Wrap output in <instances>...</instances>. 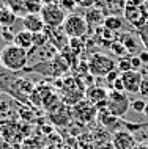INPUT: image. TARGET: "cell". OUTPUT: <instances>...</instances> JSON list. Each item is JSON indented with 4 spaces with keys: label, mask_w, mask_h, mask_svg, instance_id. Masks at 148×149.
Here are the masks:
<instances>
[{
    "label": "cell",
    "mask_w": 148,
    "mask_h": 149,
    "mask_svg": "<svg viewBox=\"0 0 148 149\" xmlns=\"http://www.w3.org/2000/svg\"><path fill=\"white\" fill-rule=\"evenodd\" d=\"M117 69V63L104 54H93L88 61V72L95 77H106Z\"/></svg>",
    "instance_id": "obj_4"
},
{
    "label": "cell",
    "mask_w": 148,
    "mask_h": 149,
    "mask_svg": "<svg viewBox=\"0 0 148 149\" xmlns=\"http://www.w3.org/2000/svg\"><path fill=\"white\" fill-rule=\"evenodd\" d=\"M137 144L139 143L135 141L134 135L129 130H126V129L115 132L114 136H112V146H114V149H135Z\"/></svg>",
    "instance_id": "obj_9"
},
{
    "label": "cell",
    "mask_w": 148,
    "mask_h": 149,
    "mask_svg": "<svg viewBox=\"0 0 148 149\" xmlns=\"http://www.w3.org/2000/svg\"><path fill=\"white\" fill-rule=\"evenodd\" d=\"M44 33L47 36V39H49V42L57 50H65L66 49L68 42H69V38L65 35L63 29H62V31H60V29H49V27H46Z\"/></svg>",
    "instance_id": "obj_11"
},
{
    "label": "cell",
    "mask_w": 148,
    "mask_h": 149,
    "mask_svg": "<svg viewBox=\"0 0 148 149\" xmlns=\"http://www.w3.org/2000/svg\"><path fill=\"white\" fill-rule=\"evenodd\" d=\"M123 86H125V93L128 94H139L140 93V85L143 75L140 71H128L121 74Z\"/></svg>",
    "instance_id": "obj_8"
},
{
    "label": "cell",
    "mask_w": 148,
    "mask_h": 149,
    "mask_svg": "<svg viewBox=\"0 0 148 149\" xmlns=\"http://www.w3.org/2000/svg\"><path fill=\"white\" fill-rule=\"evenodd\" d=\"M99 111L96 105H93L91 102H88L87 99L81 100L79 104H76L73 107V116L77 121H81V123H91L95 118H98Z\"/></svg>",
    "instance_id": "obj_6"
},
{
    "label": "cell",
    "mask_w": 148,
    "mask_h": 149,
    "mask_svg": "<svg viewBox=\"0 0 148 149\" xmlns=\"http://www.w3.org/2000/svg\"><path fill=\"white\" fill-rule=\"evenodd\" d=\"M27 63H29V50H24L14 44H6L0 50V64L3 69L11 72L25 71Z\"/></svg>",
    "instance_id": "obj_1"
},
{
    "label": "cell",
    "mask_w": 148,
    "mask_h": 149,
    "mask_svg": "<svg viewBox=\"0 0 148 149\" xmlns=\"http://www.w3.org/2000/svg\"><path fill=\"white\" fill-rule=\"evenodd\" d=\"M62 29L69 39H73V38H81L82 39L83 36L87 35V31H88L90 27H88V24H87L83 16L71 13V14L66 16V21L63 24Z\"/></svg>",
    "instance_id": "obj_3"
},
{
    "label": "cell",
    "mask_w": 148,
    "mask_h": 149,
    "mask_svg": "<svg viewBox=\"0 0 148 149\" xmlns=\"http://www.w3.org/2000/svg\"><path fill=\"white\" fill-rule=\"evenodd\" d=\"M120 77H121V72H120L118 69H115V71H112L110 74L106 75V80H107V83H109V85H112V83H114L117 79H120Z\"/></svg>",
    "instance_id": "obj_26"
},
{
    "label": "cell",
    "mask_w": 148,
    "mask_h": 149,
    "mask_svg": "<svg viewBox=\"0 0 148 149\" xmlns=\"http://www.w3.org/2000/svg\"><path fill=\"white\" fill-rule=\"evenodd\" d=\"M140 96H148V77H143L142 85H140Z\"/></svg>",
    "instance_id": "obj_29"
},
{
    "label": "cell",
    "mask_w": 148,
    "mask_h": 149,
    "mask_svg": "<svg viewBox=\"0 0 148 149\" xmlns=\"http://www.w3.org/2000/svg\"><path fill=\"white\" fill-rule=\"evenodd\" d=\"M110 88H112L114 91H125V86H123V80H121V77L115 80V82L110 85Z\"/></svg>",
    "instance_id": "obj_28"
},
{
    "label": "cell",
    "mask_w": 148,
    "mask_h": 149,
    "mask_svg": "<svg viewBox=\"0 0 148 149\" xmlns=\"http://www.w3.org/2000/svg\"><path fill=\"white\" fill-rule=\"evenodd\" d=\"M16 17H18V14H16L10 6H2L0 8V27H2V29L3 27L10 29V27L16 22Z\"/></svg>",
    "instance_id": "obj_16"
},
{
    "label": "cell",
    "mask_w": 148,
    "mask_h": 149,
    "mask_svg": "<svg viewBox=\"0 0 148 149\" xmlns=\"http://www.w3.org/2000/svg\"><path fill=\"white\" fill-rule=\"evenodd\" d=\"M110 50H112V54L114 55H117V57L121 58L123 57V54H126V49H125V46H123L120 41H112L110 42Z\"/></svg>",
    "instance_id": "obj_21"
},
{
    "label": "cell",
    "mask_w": 148,
    "mask_h": 149,
    "mask_svg": "<svg viewBox=\"0 0 148 149\" xmlns=\"http://www.w3.org/2000/svg\"><path fill=\"white\" fill-rule=\"evenodd\" d=\"M135 149H148V144L147 143H139L137 146H135Z\"/></svg>",
    "instance_id": "obj_32"
},
{
    "label": "cell",
    "mask_w": 148,
    "mask_h": 149,
    "mask_svg": "<svg viewBox=\"0 0 148 149\" xmlns=\"http://www.w3.org/2000/svg\"><path fill=\"white\" fill-rule=\"evenodd\" d=\"M107 97H109V91L102 86L98 85H91L85 90V99L91 102L93 105H99V104L106 102Z\"/></svg>",
    "instance_id": "obj_13"
},
{
    "label": "cell",
    "mask_w": 148,
    "mask_h": 149,
    "mask_svg": "<svg viewBox=\"0 0 148 149\" xmlns=\"http://www.w3.org/2000/svg\"><path fill=\"white\" fill-rule=\"evenodd\" d=\"M129 107H131V100L128 97V93L114 91V90L109 91V97H107V102H106V110L110 115L121 118L123 115L128 113Z\"/></svg>",
    "instance_id": "obj_2"
},
{
    "label": "cell",
    "mask_w": 148,
    "mask_h": 149,
    "mask_svg": "<svg viewBox=\"0 0 148 149\" xmlns=\"http://www.w3.org/2000/svg\"><path fill=\"white\" fill-rule=\"evenodd\" d=\"M71 116H73V110H69L65 104H60L55 110L49 111V118L55 126H66L71 121Z\"/></svg>",
    "instance_id": "obj_12"
},
{
    "label": "cell",
    "mask_w": 148,
    "mask_h": 149,
    "mask_svg": "<svg viewBox=\"0 0 148 149\" xmlns=\"http://www.w3.org/2000/svg\"><path fill=\"white\" fill-rule=\"evenodd\" d=\"M22 149H43L41 146H39V143H38V140H25V141L22 143Z\"/></svg>",
    "instance_id": "obj_25"
},
{
    "label": "cell",
    "mask_w": 148,
    "mask_h": 149,
    "mask_svg": "<svg viewBox=\"0 0 148 149\" xmlns=\"http://www.w3.org/2000/svg\"><path fill=\"white\" fill-rule=\"evenodd\" d=\"M43 149H57L55 146H47V148H43Z\"/></svg>",
    "instance_id": "obj_34"
},
{
    "label": "cell",
    "mask_w": 148,
    "mask_h": 149,
    "mask_svg": "<svg viewBox=\"0 0 148 149\" xmlns=\"http://www.w3.org/2000/svg\"><path fill=\"white\" fill-rule=\"evenodd\" d=\"M0 36H2V38L5 39L6 42L13 44V42H14V36H16V33H13V31H11V29H6V27H3L2 31H0Z\"/></svg>",
    "instance_id": "obj_24"
},
{
    "label": "cell",
    "mask_w": 148,
    "mask_h": 149,
    "mask_svg": "<svg viewBox=\"0 0 148 149\" xmlns=\"http://www.w3.org/2000/svg\"><path fill=\"white\" fill-rule=\"evenodd\" d=\"M123 16H125L126 22L131 27H134L135 30H140L142 27H145L148 24V19L145 16L142 6H133V5H126L123 10Z\"/></svg>",
    "instance_id": "obj_7"
},
{
    "label": "cell",
    "mask_w": 148,
    "mask_h": 149,
    "mask_svg": "<svg viewBox=\"0 0 148 149\" xmlns=\"http://www.w3.org/2000/svg\"><path fill=\"white\" fill-rule=\"evenodd\" d=\"M120 42L123 44V46H125V49L128 50V54H135V52H137V41H135V38L133 35H129V33H123L121 36H120V39H118Z\"/></svg>",
    "instance_id": "obj_18"
},
{
    "label": "cell",
    "mask_w": 148,
    "mask_h": 149,
    "mask_svg": "<svg viewBox=\"0 0 148 149\" xmlns=\"http://www.w3.org/2000/svg\"><path fill=\"white\" fill-rule=\"evenodd\" d=\"M145 107H147V102L143 99H135V100H131V108L137 113H143L145 111Z\"/></svg>",
    "instance_id": "obj_23"
},
{
    "label": "cell",
    "mask_w": 148,
    "mask_h": 149,
    "mask_svg": "<svg viewBox=\"0 0 148 149\" xmlns=\"http://www.w3.org/2000/svg\"><path fill=\"white\" fill-rule=\"evenodd\" d=\"M104 16L101 14V11H98V10H90L88 13L85 14V21H87V24H88V27H91V25H95L98 29V25H104Z\"/></svg>",
    "instance_id": "obj_19"
},
{
    "label": "cell",
    "mask_w": 148,
    "mask_h": 149,
    "mask_svg": "<svg viewBox=\"0 0 148 149\" xmlns=\"http://www.w3.org/2000/svg\"><path fill=\"white\" fill-rule=\"evenodd\" d=\"M13 44L18 47H21L24 50H32L35 47V35L30 33V31H27V30H21V31L16 33Z\"/></svg>",
    "instance_id": "obj_15"
},
{
    "label": "cell",
    "mask_w": 148,
    "mask_h": 149,
    "mask_svg": "<svg viewBox=\"0 0 148 149\" xmlns=\"http://www.w3.org/2000/svg\"><path fill=\"white\" fill-rule=\"evenodd\" d=\"M139 58L142 60V63H143V68L148 64V50H142L140 54H139Z\"/></svg>",
    "instance_id": "obj_30"
},
{
    "label": "cell",
    "mask_w": 148,
    "mask_h": 149,
    "mask_svg": "<svg viewBox=\"0 0 148 149\" xmlns=\"http://www.w3.org/2000/svg\"><path fill=\"white\" fill-rule=\"evenodd\" d=\"M41 17L44 21L46 27L49 29H60L66 21V13L58 3H49V5H43L41 8Z\"/></svg>",
    "instance_id": "obj_5"
},
{
    "label": "cell",
    "mask_w": 148,
    "mask_h": 149,
    "mask_svg": "<svg viewBox=\"0 0 148 149\" xmlns=\"http://www.w3.org/2000/svg\"><path fill=\"white\" fill-rule=\"evenodd\" d=\"M69 49L73 50V54L74 55H79L82 52V49H83V42L81 41V38H73V39H69Z\"/></svg>",
    "instance_id": "obj_22"
},
{
    "label": "cell",
    "mask_w": 148,
    "mask_h": 149,
    "mask_svg": "<svg viewBox=\"0 0 148 149\" xmlns=\"http://www.w3.org/2000/svg\"><path fill=\"white\" fill-rule=\"evenodd\" d=\"M22 27H24V30L30 31V33H33V35H38V33H43V31H44L46 24H44V21H43L41 14L29 13V14H24Z\"/></svg>",
    "instance_id": "obj_10"
},
{
    "label": "cell",
    "mask_w": 148,
    "mask_h": 149,
    "mask_svg": "<svg viewBox=\"0 0 148 149\" xmlns=\"http://www.w3.org/2000/svg\"><path fill=\"white\" fill-rule=\"evenodd\" d=\"M98 118H99L101 124L107 129V130H112L114 134H115V132H118V130H123V129H120V127H121V124H125V123H121V118H117V116L110 115L107 110L99 111Z\"/></svg>",
    "instance_id": "obj_14"
},
{
    "label": "cell",
    "mask_w": 148,
    "mask_h": 149,
    "mask_svg": "<svg viewBox=\"0 0 148 149\" xmlns=\"http://www.w3.org/2000/svg\"><path fill=\"white\" fill-rule=\"evenodd\" d=\"M142 8H143V11H145V16H147V19H148V0H143Z\"/></svg>",
    "instance_id": "obj_31"
},
{
    "label": "cell",
    "mask_w": 148,
    "mask_h": 149,
    "mask_svg": "<svg viewBox=\"0 0 148 149\" xmlns=\"http://www.w3.org/2000/svg\"><path fill=\"white\" fill-rule=\"evenodd\" d=\"M131 61H133V69H134V71H140L142 68H143V63H142V60L139 58V55L131 57Z\"/></svg>",
    "instance_id": "obj_27"
},
{
    "label": "cell",
    "mask_w": 148,
    "mask_h": 149,
    "mask_svg": "<svg viewBox=\"0 0 148 149\" xmlns=\"http://www.w3.org/2000/svg\"><path fill=\"white\" fill-rule=\"evenodd\" d=\"M143 113H145V116L148 118V102H147V107H145V111H143Z\"/></svg>",
    "instance_id": "obj_33"
},
{
    "label": "cell",
    "mask_w": 148,
    "mask_h": 149,
    "mask_svg": "<svg viewBox=\"0 0 148 149\" xmlns=\"http://www.w3.org/2000/svg\"><path fill=\"white\" fill-rule=\"evenodd\" d=\"M117 69L121 72H128V71H134L133 69V61H131V58H128V57H123V58H120L118 60V63H117Z\"/></svg>",
    "instance_id": "obj_20"
},
{
    "label": "cell",
    "mask_w": 148,
    "mask_h": 149,
    "mask_svg": "<svg viewBox=\"0 0 148 149\" xmlns=\"http://www.w3.org/2000/svg\"><path fill=\"white\" fill-rule=\"evenodd\" d=\"M104 27H106L107 30L117 33V31H120L121 27H123V19L120 17V16H117V14L106 16V19H104Z\"/></svg>",
    "instance_id": "obj_17"
}]
</instances>
